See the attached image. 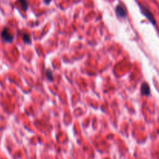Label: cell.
Here are the masks:
<instances>
[{
    "mask_svg": "<svg viewBox=\"0 0 159 159\" xmlns=\"http://www.w3.org/2000/svg\"><path fill=\"white\" fill-rule=\"evenodd\" d=\"M140 7H141L142 13H143V15L148 19V20H149L151 24H153L154 25H155V24H156V20H155L153 14H152V13L150 11L149 9H147V7H145V6H140Z\"/></svg>",
    "mask_w": 159,
    "mask_h": 159,
    "instance_id": "cell-1",
    "label": "cell"
},
{
    "mask_svg": "<svg viewBox=\"0 0 159 159\" xmlns=\"http://www.w3.org/2000/svg\"><path fill=\"white\" fill-rule=\"evenodd\" d=\"M1 36H2V39L6 42H11L13 40V36L10 33L8 28H4L2 30V33H1Z\"/></svg>",
    "mask_w": 159,
    "mask_h": 159,
    "instance_id": "cell-2",
    "label": "cell"
},
{
    "mask_svg": "<svg viewBox=\"0 0 159 159\" xmlns=\"http://www.w3.org/2000/svg\"><path fill=\"white\" fill-rule=\"evenodd\" d=\"M115 11H116L117 16H119V17H125L126 16V11L123 6H121V5H119V6H116Z\"/></svg>",
    "mask_w": 159,
    "mask_h": 159,
    "instance_id": "cell-3",
    "label": "cell"
},
{
    "mask_svg": "<svg viewBox=\"0 0 159 159\" xmlns=\"http://www.w3.org/2000/svg\"><path fill=\"white\" fill-rule=\"evenodd\" d=\"M141 92L143 95H150V88L147 83H143L141 86Z\"/></svg>",
    "mask_w": 159,
    "mask_h": 159,
    "instance_id": "cell-4",
    "label": "cell"
},
{
    "mask_svg": "<svg viewBox=\"0 0 159 159\" xmlns=\"http://www.w3.org/2000/svg\"><path fill=\"white\" fill-rule=\"evenodd\" d=\"M19 2H20V4L21 5V7H22L23 10H24V11H26L28 8V5L27 0H19Z\"/></svg>",
    "mask_w": 159,
    "mask_h": 159,
    "instance_id": "cell-5",
    "label": "cell"
},
{
    "mask_svg": "<svg viewBox=\"0 0 159 159\" xmlns=\"http://www.w3.org/2000/svg\"><path fill=\"white\" fill-rule=\"evenodd\" d=\"M46 77H47V78H48L49 80H51V81L53 80V75H52V71H51V70H46Z\"/></svg>",
    "mask_w": 159,
    "mask_h": 159,
    "instance_id": "cell-6",
    "label": "cell"
},
{
    "mask_svg": "<svg viewBox=\"0 0 159 159\" xmlns=\"http://www.w3.org/2000/svg\"><path fill=\"white\" fill-rule=\"evenodd\" d=\"M24 41L25 42V43H30V36L28 35L27 34H24Z\"/></svg>",
    "mask_w": 159,
    "mask_h": 159,
    "instance_id": "cell-7",
    "label": "cell"
},
{
    "mask_svg": "<svg viewBox=\"0 0 159 159\" xmlns=\"http://www.w3.org/2000/svg\"><path fill=\"white\" fill-rule=\"evenodd\" d=\"M45 3L48 4V3H49V2H51V0H45Z\"/></svg>",
    "mask_w": 159,
    "mask_h": 159,
    "instance_id": "cell-8",
    "label": "cell"
}]
</instances>
